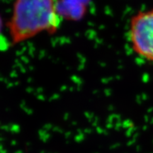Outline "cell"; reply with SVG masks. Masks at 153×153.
Segmentation results:
<instances>
[{
    "label": "cell",
    "mask_w": 153,
    "mask_h": 153,
    "mask_svg": "<svg viewBox=\"0 0 153 153\" xmlns=\"http://www.w3.org/2000/svg\"><path fill=\"white\" fill-rule=\"evenodd\" d=\"M57 0H15L8 28L13 44L47 32L53 34L62 19L57 12Z\"/></svg>",
    "instance_id": "obj_1"
},
{
    "label": "cell",
    "mask_w": 153,
    "mask_h": 153,
    "mask_svg": "<svg viewBox=\"0 0 153 153\" xmlns=\"http://www.w3.org/2000/svg\"><path fill=\"white\" fill-rule=\"evenodd\" d=\"M128 36L133 52L153 64V8L140 11L131 17Z\"/></svg>",
    "instance_id": "obj_2"
},
{
    "label": "cell",
    "mask_w": 153,
    "mask_h": 153,
    "mask_svg": "<svg viewBox=\"0 0 153 153\" xmlns=\"http://www.w3.org/2000/svg\"><path fill=\"white\" fill-rule=\"evenodd\" d=\"M91 0H57V12L60 19L77 22L85 17Z\"/></svg>",
    "instance_id": "obj_3"
},
{
    "label": "cell",
    "mask_w": 153,
    "mask_h": 153,
    "mask_svg": "<svg viewBox=\"0 0 153 153\" xmlns=\"http://www.w3.org/2000/svg\"><path fill=\"white\" fill-rule=\"evenodd\" d=\"M2 26H3V24H2V20H1V16H0V33H1V30H2Z\"/></svg>",
    "instance_id": "obj_4"
}]
</instances>
